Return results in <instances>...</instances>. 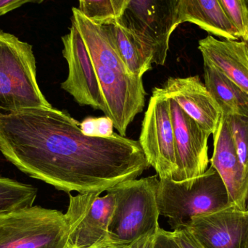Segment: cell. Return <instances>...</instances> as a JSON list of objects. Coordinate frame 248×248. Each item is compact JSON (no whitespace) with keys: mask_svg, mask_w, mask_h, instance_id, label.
Masks as SVG:
<instances>
[{"mask_svg":"<svg viewBox=\"0 0 248 248\" xmlns=\"http://www.w3.org/2000/svg\"><path fill=\"white\" fill-rule=\"evenodd\" d=\"M0 153L20 171L68 194L106 192L150 166L139 141L84 135L79 122L52 107L0 112Z\"/></svg>","mask_w":248,"mask_h":248,"instance_id":"obj_1","label":"cell"},{"mask_svg":"<svg viewBox=\"0 0 248 248\" xmlns=\"http://www.w3.org/2000/svg\"><path fill=\"white\" fill-rule=\"evenodd\" d=\"M115 21L153 63L163 65L179 23V0H111Z\"/></svg>","mask_w":248,"mask_h":248,"instance_id":"obj_2","label":"cell"},{"mask_svg":"<svg viewBox=\"0 0 248 248\" xmlns=\"http://www.w3.org/2000/svg\"><path fill=\"white\" fill-rule=\"evenodd\" d=\"M230 205L227 188L218 172L210 166L195 179L176 182L159 179L157 206L172 230L185 228L191 218Z\"/></svg>","mask_w":248,"mask_h":248,"instance_id":"obj_3","label":"cell"},{"mask_svg":"<svg viewBox=\"0 0 248 248\" xmlns=\"http://www.w3.org/2000/svg\"><path fill=\"white\" fill-rule=\"evenodd\" d=\"M49 107L36 79L31 45L0 29V112Z\"/></svg>","mask_w":248,"mask_h":248,"instance_id":"obj_4","label":"cell"},{"mask_svg":"<svg viewBox=\"0 0 248 248\" xmlns=\"http://www.w3.org/2000/svg\"><path fill=\"white\" fill-rule=\"evenodd\" d=\"M157 176L125 181L113 186L115 206L108 227L110 242L125 246L160 228Z\"/></svg>","mask_w":248,"mask_h":248,"instance_id":"obj_5","label":"cell"},{"mask_svg":"<svg viewBox=\"0 0 248 248\" xmlns=\"http://www.w3.org/2000/svg\"><path fill=\"white\" fill-rule=\"evenodd\" d=\"M65 214L41 206L0 217V248H68Z\"/></svg>","mask_w":248,"mask_h":248,"instance_id":"obj_6","label":"cell"},{"mask_svg":"<svg viewBox=\"0 0 248 248\" xmlns=\"http://www.w3.org/2000/svg\"><path fill=\"white\" fill-rule=\"evenodd\" d=\"M103 192L69 194L65 214L68 228V248H97L111 243L108 227L115 206L114 194Z\"/></svg>","mask_w":248,"mask_h":248,"instance_id":"obj_7","label":"cell"},{"mask_svg":"<svg viewBox=\"0 0 248 248\" xmlns=\"http://www.w3.org/2000/svg\"><path fill=\"white\" fill-rule=\"evenodd\" d=\"M139 142L159 179L172 178L176 165L170 100L157 87L153 89Z\"/></svg>","mask_w":248,"mask_h":248,"instance_id":"obj_8","label":"cell"},{"mask_svg":"<svg viewBox=\"0 0 248 248\" xmlns=\"http://www.w3.org/2000/svg\"><path fill=\"white\" fill-rule=\"evenodd\" d=\"M62 55L68 65V75L61 88L81 106H90L106 114V105L95 67L77 25L72 20L70 32L62 37Z\"/></svg>","mask_w":248,"mask_h":248,"instance_id":"obj_9","label":"cell"},{"mask_svg":"<svg viewBox=\"0 0 248 248\" xmlns=\"http://www.w3.org/2000/svg\"><path fill=\"white\" fill-rule=\"evenodd\" d=\"M94 63L106 105V116L123 137L137 114L145 106L147 95L142 78Z\"/></svg>","mask_w":248,"mask_h":248,"instance_id":"obj_10","label":"cell"},{"mask_svg":"<svg viewBox=\"0 0 248 248\" xmlns=\"http://www.w3.org/2000/svg\"><path fill=\"white\" fill-rule=\"evenodd\" d=\"M169 100L176 165L171 179L176 182L195 179L208 169V139L211 135L174 100Z\"/></svg>","mask_w":248,"mask_h":248,"instance_id":"obj_11","label":"cell"},{"mask_svg":"<svg viewBox=\"0 0 248 248\" xmlns=\"http://www.w3.org/2000/svg\"><path fill=\"white\" fill-rule=\"evenodd\" d=\"M185 228L205 248H245L248 237V211L230 205L192 217Z\"/></svg>","mask_w":248,"mask_h":248,"instance_id":"obj_12","label":"cell"},{"mask_svg":"<svg viewBox=\"0 0 248 248\" xmlns=\"http://www.w3.org/2000/svg\"><path fill=\"white\" fill-rule=\"evenodd\" d=\"M160 89L166 97L174 100L210 135L214 134L222 119L223 113L198 76L186 78L170 77Z\"/></svg>","mask_w":248,"mask_h":248,"instance_id":"obj_13","label":"cell"},{"mask_svg":"<svg viewBox=\"0 0 248 248\" xmlns=\"http://www.w3.org/2000/svg\"><path fill=\"white\" fill-rule=\"evenodd\" d=\"M213 137L214 152L210 160L211 166L218 172L227 188L230 205L247 211L248 185L231 129L224 116Z\"/></svg>","mask_w":248,"mask_h":248,"instance_id":"obj_14","label":"cell"},{"mask_svg":"<svg viewBox=\"0 0 248 248\" xmlns=\"http://www.w3.org/2000/svg\"><path fill=\"white\" fill-rule=\"evenodd\" d=\"M198 49L203 61L217 67L248 94V46L246 42L220 40L208 35L199 41Z\"/></svg>","mask_w":248,"mask_h":248,"instance_id":"obj_15","label":"cell"},{"mask_svg":"<svg viewBox=\"0 0 248 248\" xmlns=\"http://www.w3.org/2000/svg\"><path fill=\"white\" fill-rule=\"evenodd\" d=\"M179 23L189 22L214 36L239 40L237 28L230 20L218 0H179Z\"/></svg>","mask_w":248,"mask_h":248,"instance_id":"obj_16","label":"cell"},{"mask_svg":"<svg viewBox=\"0 0 248 248\" xmlns=\"http://www.w3.org/2000/svg\"><path fill=\"white\" fill-rule=\"evenodd\" d=\"M205 86L224 116H248V94L219 69L203 61Z\"/></svg>","mask_w":248,"mask_h":248,"instance_id":"obj_17","label":"cell"},{"mask_svg":"<svg viewBox=\"0 0 248 248\" xmlns=\"http://www.w3.org/2000/svg\"><path fill=\"white\" fill-rule=\"evenodd\" d=\"M108 39L130 74L142 78L153 68V62L146 56L132 37L115 20L101 24Z\"/></svg>","mask_w":248,"mask_h":248,"instance_id":"obj_18","label":"cell"},{"mask_svg":"<svg viewBox=\"0 0 248 248\" xmlns=\"http://www.w3.org/2000/svg\"><path fill=\"white\" fill-rule=\"evenodd\" d=\"M37 192L33 185L0 176V217L33 206Z\"/></svg>","mask_w":248,"mask_h":248,"instance_id":"obj_19","label":"cell"},{"mask_svg":"<svg viewBox=\"0 0 248 248\" xmlns=\"http://www.w3.org/2000/svg\"><path fill=\"white\" fill-rule=\"evenodd\" d=\"M224 116L227 119L231 129L239 161L241 165L248 185V116Z\"/></svg>","mask_w":248,"mask_h":248,"instance_id":"obj_20","label":"cell"},{"mask_svg":"<svg viewBox=\"0 0 248 248\" xmlns=\"http://www.w3.org/2000/svg\"><path fill=\"white\" fill-rule=\"evenodd\" d=\"M223 10L238 31L241 41L248 46V0H218Z\"/></svg>","mask_w":248,"mask_h":248,"instance_id":"obj_21","label":"cell"},{"mask_svg":"<svg viewBox=\"0 0 248 248\" xmlns=\"http://www.w3.org/2000/svg\"><path fill=\"white\" fill-rule=\"evenodd\" d=\"M78 10L86 17L98 24L115 20L111 0H79Z\"/></svg>","mask_w":248,"mask_h":248,"instance_id":"obj_22","label":"cell"},{"mask_svg":"<svg viewBox=\"0 0 248 248\" xmlns=\"http://www.w3.org/2000/svg\"><path fill=\"white\" fill-rule=\"evenodd\" d=\"M171 232L175 241L182 248H205L186 228L173 230Z\"/></svg>","mask_w":248,"mask_h":248,"instance_id":"obj_23","label":"cell"},{"mask_svg":"<svg viewBox=\"0 0 248 248\" xmlns=\"http://www.w3.org/2000/svg\"><path fill=\"white\" fill-rule=\"evenodd\" d=\"M153 248H182L175 241L170 232L159 228Z\"/></svg>","mask_w":248,"mask_h":248,"instance_id":"obj_24","label":"cell"},{"mask_svg":"<svg viewBox=\"0 0 248 248\" xmlns=\"http://www.w3.org/2000/svg\"><path fill=\"white\" fill-rule=\"evenodd\" d=\"M45 0H0V16H4L26 3L41 4Z\"/></svg>","mask_w":248,"mask_h":248,"instance_id":"obj_25","label":"cell"},{"mask_svg":"<svg viewBox=\"0 0 248 248\" xmlns=\"http://www.w3.org/2000/svg\"><path fill=\"white\" fill-rule=\"evenodd\" d=\"M113 122L108 116L97 118L96 131H97V137H109L114 135L113 132Z\"/></svg>","mask_w":248,"mask_h":248,"instance_id":"obj_26","label":"cell"},{"mask_svg":"<svg viewBox=\"0 0 248 248\" xmlns=\"http://www.w3.org/2000/svg\"><path fill=\"white\" fill-rule=\"evenodd\" d=\"M159 230V229H158ZM157 230L151 231L144 235L141 236L137 240L128 246H124V248H153L155 242Z\"/></svg>","mask_w":248,"mask_h":248,"instance_id":"obj_27","label":"cell"},{"mask_svg":"<svg viewBox=\"0 0 248 248\" xmlns=\"http://www.w3.org/2000/svg\"><path fill=\"white\" fill-rule=\"evenodd\" d=\"M97 120V118L89 117L80 123V128L84 135L97 137V131H96Z\"/></svg>","mask_w":248,"mask_h":248,"instance_id":"obj_28","label":"cell"},{"mask_svg":"<svg viewBox=\"0 0 248 248\" xmlns=\"http://www.w3.org/2000/svg\"><path fill=\"white\" fill-rule=\"evenodd\" d=\"M97 248H124V246H117V245L113 244V243H109V244L106 245V246Z\"/></svg>","mask_w":248,"mask_h":248,"instance_id":"obj_29","label":"cell"},{"mask_svg":"<svg viewBox=\"0 0 248 248\" xmlns=\"http://www.w3.org/2000/svg\"><path fill=\"white\" fill-rule=\"evenodd\" d=\"M245 248H248V237L247 239V242H246V246H245Z\"/></svg>","mask_w":248,"mask_h":248,"instance_id":"obj_30","label":"cell"},{"mask_svg":"<svg viewBox=\"0 0 248 248\" xmlns=\"http://www.w3.org/2000/svg\"></svg>","mask_w":248,"mask_h":248,"instance_id":"obj_31","label":"cell"}]
</instances>
